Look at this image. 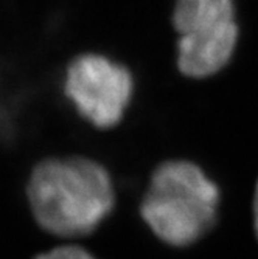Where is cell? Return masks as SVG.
Masks as SVG:
<instances>
[{
  "instance_id": "obj_6",
  "label": "cell",
  "mask_w": 258,
  "mask_h": 259,
  "mask_svg": "<svg viewBox=\"0 0 258 259\" xmlns=\"http://www.w3.org/2000/svg\"><path fill=\"white\" fill-rule=\"evenodd\" d=\"M252 219H253V231H255V236L258 239V179L255 183L253 199H252Z\"/></svg>"
},
{
  "instance_id": "obj_5",
  "label": "cell",
  "mask_w": 258,
  "mask_h": 259,
  "mask_svg": "<svg viewBox=\"0 0 258 259\" xmlns=\"http://www.w3.org/2000/svg\"><path fill=\"white\" fill-rule=\"evenodd\" d=\"M33 259H98V257L86 245L59 242L39 251Z\"/></svg>"
},
{
  "instance_id": "obj_2",
  "label": "cell",
  "mask_w": 258,
  "mask_h": 259,
  "mask_svg": "<svg viewBox=\"0 0 258 259\" xmlns=\"http://www.w3.org/2000/svg\"><path fill=\"white\" fill-rule=\"evenodd\" d=\"M221 188L199 163L185 157L159 161L138 200V216L153 236L174 250L196 245L212 231Z\"/></svg>"
},
{
  "instance_id": "obj_3",
  "label": "cell",
  "mask_w": 258,
  "mask_h": 259,
  "mask_svg": "<svg viewBox=\"0 0 258 259\" xmlns=\"http://www.w3.org/2000/svg\"><path fill=\"white\" fill-rule=\"evenodd\" d=\"M59 90L83 123L107 132L126 120L137 95V78L110 55L81 52L64 65Z\"/></svg>"
},
{
  "instance_id": "obj_1",
  "label": "cell",
  "mask_w": 258,
  "mask_h": 259,
  "mask_svg": "<svg viewBox=\"0 0 258 259\" xmlns=\"http://www.w3.org/2000/svg\"><path fill=\"white\" fill-rule=\"evenodd\" d=\"M25 197L36 225L55 242L89 239L119 202L110 169L84 154L39 158L28 172Z\"/></svg>"
},
{
  "instance_id": "obj_4",
  "label": "cell",
  "mask_w": 258,
  "mask_h": 259,
  "mask_svg": "<svg viewBox=\"0 0 258 259\" xmlns=\"http://www.w3.org/2000/svg\"><path fill=\"white\" fill-rule=\"evenodd\" d=\"M171 25L177 72L190 79L218 75L232 61L238 44L233 0H174Z\"/></svg>"
}]
</instances>
